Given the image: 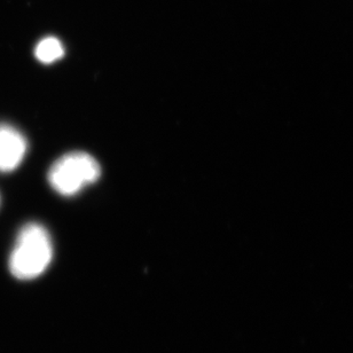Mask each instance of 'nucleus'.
Masks as SVG:
<instances>
[{"label": "nucleus", "mask_w": 353, "mask_h": 353, "mask_svg": "<svg viewBox=\"0 0 353 353\" xmlns=\"http://www.w3.org/2000/svg\"><path fill=\"white\" fill-rule=\"evenodd\" d=\"M53 259V245L48 230L28 224L21 230L10 257V270L15 278L30 280L43 274Z\"/></svg>", "instance_id": "f257e3e1"}, {"label": "nucleus", "mask_w": 353, "mask_h": 353, "mask_svg": "<svg viewBox=\"0 0 353 353\" xmlns=\"http://www.w3.org/2000/svg\"><path fill=\"white\" fill-rule=\"evenodd\" d=\"M101 169L94 157L83 153H69L55 161L48 171V183L57 193L72 196L100 178Z\"/></svg>", "instance_id": "f03ea898"}, {"label": "nucleus", "mask_w": 353, "mask_h": 353, "mask_svg": "<svg viewBox=\"0 0 353 353\" xmlns=\"http://www.w3.org/2000/svg\"><path fill=\"white\" fill-rule=\"evenodd\" d=\"M27 139L13 126L0 124V172L15 170L24 160Z\"/></svg>", "instance_id": "7ed1b4c3"}, {"label": "nucleus", "mask_w": 353, "mask_h": 353, "mask_svg": "<svg viewBox=\"0 0 353 353\" xmlns=\"http://www.w3.org/2000/svg\"><path fill=\"white\" fill-rule=\"evenodd\" d=\"M63 54H65V48L62 46L61 41L54 37L45 38L38 43L37 48L34 50V55L38 61L46 65L58 61Z\"/></svg>", "instance_id": "20e7f679"}]
</instances>
